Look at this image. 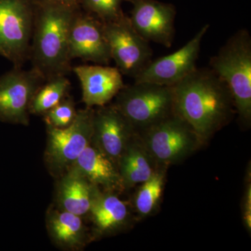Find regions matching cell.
Returning a JSON list of instances; mask_svg holds the SVG:
<instances>
[{"instance_id":"7c38bea8","label":"cell","mask_w":251,"mask_h":251,"mask_svg":"<svg viewBox=\"0 0 251 251\" xmlns=\"http://www.w3.org/2000/svg\"><path fill=\"white\" fill-rule=\"evenodd\" d=\"M69 47L72 60L78 58L100 65H108L112 60L103 22L82 9L73 20Z\"/></svg>"},{"instance_id":"7a4b0ae2","label":"cell","mask_w":251,"mask_h":251,"mask_svg":"<svg viewBox=\"0 0 251 251\" xmlns=\"http://www.w3.org/2000/svg\"><path fill=\"white\" fill-rule=\"evenodd\" d=\"M81 9L35 0V15L29 59L46 80L67 75L72 71L69 33Z\"/></svg>"},{"instance_id":"5b68a950","label":"cell","mask_w":251,"mask_h":251,"mask_svg":"<svg viewBox=\"0 0 251 251\" xmlns=\"http://www.w3.org/2000/svg\"><path fill=\"white\" fill-rule=\"evenodd\" d=\"M138 134L160 168L181 163L204 145L192 127L176 112Z\"/></svg>"},{"instance_id":"6da1fadb","label":"cell","mask_w":251,"mask_h":251,"mask_svg":"<svg viewBox=\"0 0 251 251\" xmlns=\"http://www.w3.org/2000/svg\"><path fill=\"white\" fill-rule=\"evenodd\" d=\"M173 90L175 112L192 127L204 145L236 113L228 87L210 68H196Z\"/></svg>"},{"instance_id":"4fadbf2b","label":"cell","mask_w":251,"mask_h":251,"mask_svg":"<svg viewBox=\"0 0 251 251\" xmlns=\"http://www.w3.org/2000/svg\"><path fill=\"white\" fill-rule=\"evenodd\" d=\"M136 133L112 104L94 110L92 143L115 164Z\"/></svg>"},{"instance_id":"3957f363","label":"cell","mask_w":251,"mask_h":251,"mask_svg":"<svg viewBox=\"0 0 251 251\" xmlns=\"http://www.w3.org/2000/svg\"><path fill=\"white\" fill-rule=\"evenodd\" d=\"M210 69L226 82L233 98L236 113L244 126L251 125V37L247 29L227 39L209 62Z\"/></svg>"},{"instance_id":"9a60e30c","label":"cell","mask_w":251,"mask_h":251,"mask_svg":"<svg viewBox=\"0 0 251 251\" xmlns=\"http://www.w3.org/2000/svg\"><path fill=\"white\" fill-rule=\"evenodd\" d=\"M72 168L91 184L103 188L107 192L125 189L117 165L92 143L82 151Z\"/></svg>"},{"instance_id":"d6986e66","label":"cell","mask_w":251,"mask_h":251,"mask_svg":"<svg viewBox=\"0 0 251 251\" xmlns=\"http://www.w3.org/2000/svg\"><path fill=\"white\" fill-rule=\"evenodd\" d=\"M48 226L52 239L62 247L75 249L85 241V227L80 216L76 214L65 210L52 211Z\"/></svg>"},{"instance_id":"8992f818","label":"cell","mask_w":251,"mask_h":251,"mask_svg":"<svg viewBox=\"0 0 251 251\" xmlns=\"http://www.w3.org/2000/svg\"><path fill=\"white\" fill-rule=\"evenodd\" d=\"M35 0H0V54L22 68L29 59Z\"/></svg>"},{"instance_id":"cb8c5ba5","label":"cell","mask_w":251,"mask_h":251,"mask_svg":"<svg viewBox=\"0 0 251 251\" xmlns=\"http://www.w3.org/2000/svg\"><path fill=\"white\" fill-rule=\"evenodd\" d=\"M242 199V219L247 232H251V166L247 170Z\"/></svg>"},{"instance_id":"e0dca14e","label":"cell","mask_w":251,"mask_h":251,"mask_svg":"<svg viewBox=\"0 0 251 251\" xmlns=\"http://www.w3.org/2000/svg\"><path fill=\"white\" fill-rule=\"evenodd\" d=\"M97 232L100 234L115 232L130 221V213L125 202L111 192L103 193L96 188L90 209Z\"/></svg>"},{"instance_id":"ba28073f","label":"cell","mask_w":251,"mask_h":251,"mask_svg":"<svg viewBox=\"0 0 251 251\" xmlns=\"http://www.w3.org/2000/svg\"><path fill=\"white\" fill-rule=\"evenodd\" d=\"M94 110L77 111L74 122L67 128L48 126L46 156L52 171L61 173L71 168L82 151L92 143Z\"/></svg>"},{"instance_id":"ac0fdd59","label":"cell","mask_w":251,"mask_h":251,"mask_svg":"<svg viewBox=\"0 0 251 251\" xmlns=\"http://www.w3.org/2000/svg\"><path fill=\"white\" fill-rule=\"evenodd\" d=\"M97 186L91 184L85 176L71 168L59 184L58 201L63 210L77 216L90 212L92 199Z\"/></svg>"},{"instance_id":"2e32d148","label":"cell","mask_w":251,"mask_h":251,"mask_svg":"<svg viewBox=\"0 0 251 251\" xmlns=\"http://www.w3.org/2000/svg\"><path fill=\"white\" fill-rule=\"evenodd\" d=\"M117 166L125 189L143 184L160 168L148 152L138 133L130 140Z\"/></svg>"},{"instance_id":"8fae6325","label":"cell","mask_w":251,"mask_h":251,"mask_svg":"<svg viewBox=\"0 0 251 251\" xmlns=\"http://www.w3.org/2000/svg\"><path fill=\"white\" fill-rule=\"evenodd\" d=\"M132 5V25L144 39L171 48L174 40L176 9L158 0H125Z\"/></svg>"},{"instance_id":"d4e9b609","label":"cell","mask_w":251,"mask_h":251,"mask_svg":"<svg viewBox=\"0 0 251 251\" xmlns=\"http://www.w3.org/2000/svg\"><path fill=\"white\" fill-rule=\"evenodd\" d=\"M41 1H50V2L57 3L70 6V7L81 9L80 6V0H41Z\"/></svg>"},{"instance_id":"9c48e42d","label":"cell","mask_w":251,"mask_h":251,"mask_svg":"<svg viewBox=\"0 0 251 251\" xmlns=\"http://www.w3.org/2000/svg\"><path fill=\"white\" fill-rule=\"evenodd\" d=\"M45 77L36 69L14 67L0 77V121L28 125L29 107Z\"/></svg>"},{"instance_id":"52a82bcc","label":"cell","mask_w":251,"mask_h":251,"mask_svg":"<svg viewBox=\"0 0 251 251\" xmlns=\"http://www.w3.org/2000/svg\"><path fill=\"white\" fill-rule=\"evenodd\" d=\"M112 59L122 75L135 78L152 60L150 42L135 30L126 15L103 23Z\"/></svg>"},{"instance_id":"7402d4cb","label":"cell","mask_w":251,"mask_h":251,"mask_svg":"<svg viewBox=\"0 0 251 251\" xmlns=\"http://www.w3.org/2000/svg\"><path fill=\"white\" fill-rule=\"evenodd\" d=\"M125 0H80L81 9L103 23L114 21L125 15L122 4Z\"/></svg>"},{"instance_id":"5bb4252c","label":"cell","mask_w":251,"mask_h":251,"mask_svg":"<svg viewBox=\"0 0 251 251\" xmlns=\"http://www.w3.org/2000/svg\"><path fill=\"white\" fill-rule=\"evenodd\" d=\"M72 71L80 80L82 101L87 108L108 105L125 86L117 67L80 65L72 68Z\"/></svg>"},{"instance_id":"44dd1931","label":"cell","mask_w":251,"mask_h":251,"mask_svg":"<svg viewBox=\"0 0 251 251\" xmlns=\"http://www.w3.org/2000/svg\"><path fill=\"white\" fill-rule=\"evenodd\" d=\"M167 168H160L147 181L140 184L134 198L135 211L141 219L148 217L159 204L166 184Z\"/></svg>"},{"instance_id":"ffe728a7","label":"cell","mask_w":251,"mask_h":251,"mask_svg":"<svg viewBox=\"0 0 251 251\" xmlns=\"http://www.w3.org/2000/svg\"><path fill=\"white\" fill-rule=\"evenodd\" d=\"M70 88V81L66 75L46 80L34 94L29 107V113L44 115L67 97Z\"/></svg>"},{"instance_id":"277c9868","label":"cell","mask_w":251,"mask_h":251,"mask_svg":"<svg viewBox=\"0 0 251 251\" xmlns=\"http://www.w3.org/2000/svg\"><path fill=\"white\" fill-rule=\"evenodd\" d=\"M112 105L138 133L175 113L173 87L151 82L125 85Z\"/></svg>"},{"instance_id":"603a6c76","label":"cell","mask_w":251,"mask_h":251,"mask_svg":"<svg viewBox=\"0 0 251 251\" xmlns=\"http://www.w3.org/2000/svg\"><path fill=\"white\" fill-rule=\"evenodd\" d=\"M43 115L48 126L64 128H67L74 122L77 115V111L72 99L66 97L58 105Z\"/></svg>"},{"instance_id":"30bf717a","label":"cell","mask_w":251,"mask_h":251,"mask_svg":"<svg viewBox=\"0 0 251 251\" xmlns=\"http://www.w3.org/2000/svg\"><path fill=\"white\" fill-rule=\"evenodd\" d=\"M210 25L206 24L187 44L173 53L151 60L134 79L135 82H151L173 87L191 74L196 67L201 44Z\"/></svg>"}]
</instances>
